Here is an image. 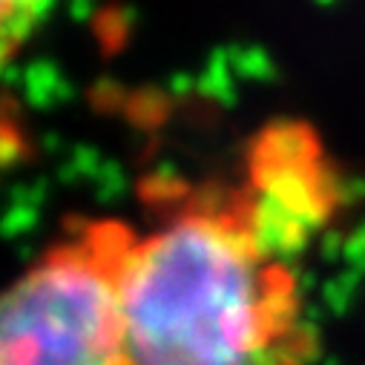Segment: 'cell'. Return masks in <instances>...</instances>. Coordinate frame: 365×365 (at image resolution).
Listing matches in <instances>:
<instances>
[{
    "instance_id": "cell-1",
    "label": "cell",
    "mask_w": 365,
    "mask_h": 365,
    "mask_svg": "<svg viewBox=\"0 0 365 365\" xmlns=\"http://www.w3.org/2000/svg\"><path fill=\"white\" fill-rule=\"evenodd\" d=\"M124 365H314L319 336L294 264L259 250L245 213L202 205L115 262Z\"/></svg>"
},
{
    "instance_id": "cell-2",
    "label": "cell",
    "mask_w": 365,
    "mask_h": 365,
    "mask_svg": "<svg viewBox=\"0 0 365 365\" xmlns=\"http://www.w3.org/2000/svg\"><path fill=\"white\" fill-rule=\"evenodd\" d=\"M127 245L96 227L0 294V365H124L115 262Z\"/></svg>"
},
{
    "instance_id": "cell-3",
    "label": "cell",
    "mask_w": 365,
    "mask_h": 365,
    "mask_svg": "<svg viewBox=\"0 0 365 365\" xmlns=\"http://www.w3.org/2000/svg\"><path fill=\"white\" fill-rule=\"evenodd\" d=\"M328 210L331 187L305 130L282 124L264 133L253 158V199L242 210L259 250L294 264Z\"/></svg>"
},
{
    "instance_id": "cell-4",
    "label": "cell",
    "mask_w": 365,
    "mask_h": 365,
    "mask_svg": "<svg viewBox=\"0 0 365 365\" xmlns=\"http://www.w3.org/2000/svg\"><path fill=\"white\" fill-rule=\"evenodd\" d=\"M63 75L61 66L52 58H35L24 66V98L32 110H49L55 107V93Z\"/></svg>"
},
{
    "instance_id": "cell-5",
    "label": "cell",
    "mask_w": 365,
    "mask_h": 365,
    "mask_svg": "<svg viewBox=\"0 0 365 365\" xmlns=\"http://www.w3.org/2000/svg\"><path fill=\"white\" fill-rule=\"evenodd\" d=\"M227 52L225 49H216L205 66V72L196 78V89L205 96V98H216L222 104H233V86H230V78H227Z\"/></svg>"
},
{
    "instance_id": "cell-6",
    "label": "cell",
    "mask_w": 365,
    "mask_h": 365,
    "mask_svg": "<svg viewBox=\"0 0 365 365\" xmlns=\"http://www.w3.org/2000/svg\"><path fill=\"white\" fill-rule=\"evenodd\" d=\"M93 185H96V199H98L101 205H113V202H118V199L127 193L130 181H127V173H124L121 161L107 158Z\"/></svg>"
},
{
    "instance_id": "cell-7",
    "label": "cell",
    "mask_w": 365,
    "mask_h": 365,
    "mask_svg": "<svg viewBox=\"0 0 365 365\" xmlns=\"http://www.w3.org/2000/svg\"><path fill=\"white\" fill-rule=\"evenodd\" d=\"M41 210L26 205H9V210L0 216V239H18L38 227Z\"/></svg>"
},
{
    "instance_id": "cell-8",
    "label": "cell",
    "mask_w": 365,
    "mask_h": 365,
    "mask_svg": "<svg viewBox=\"0 0 365 365\" xmlns=\"http://www.w3.org/2000/svg\"><path fill=\"white\" fill-rule=\"evenodd\" d=\"M130 110H133V118H135V121L153 124V121H158V118L164 115V110H167L164 93H161V89H155V86L144 89V93H135V96L130 98Z\"/></svg>"
},
{
    "instance_id": "cell-9",
    "label": "cell",
    "mask_w": 365,
    "mask_h": 365,
    "mask_svg": "<svg viewBox=\"0 0 365 365\" xmlns=\"http://www.w3.org/2000/svg\"><path fill=\"white\" fill-rule=\"evenodd\" d=\"M35 21L21 9V6H9L4 15H0V29H4L6 32V38L18 46V43H24L32 32H35Z\"/></svg>"
},
{
    "instance_id": "cell-10",
    "label": "cell",
    "mask_w": 365,
    "mask_h": 365,
    "mask_svg": "<svg viewBox=\"0 0 365 365\" xmlns=\"http://www.w3.org/2000/svg\"><path fill=\"white\" fill-rule=\"evenodd\" d=\"M69 161H72V167L78 170L81 178H93V181H96V175L101 173V167H104L107 158H104L101 150L93 147V144H75Z\"/></svg>"
},
{
    "instance_id": "cell-11",
    "label": "cell",
    "mask_w": 365,
    "mask_h": 365,
    "mask_svg": "<svg viewBox=\"0 0 365 365\" xmlns=\"http://www.w3.org/2000/svg\"><path fill=\"white\" fill-rule=\"evenodd\" d=\"M46 196H49V178H35V181H29V185H12V190H9V205H26V207H38L41 210V205L46 202Z\"/></svg>"
},
{
    "instance_id": "cell-12",
    "label": "cell",
    "mask_w": 365,
    "mask_h": 365,
    "mask_svg": "<svg viewBox=\"0 0 365 365\" xmlns=\"http://www.w3.org/2000/svg\"><path fill=\"white\" fill-rule=\"evenodd\" d=\"M178 187V173H175V164L173 161H158L150 173V190H158V193H173Z\"/></svg>"
},
{
    "instance_id": "cell-13",
    "label": "cell",
    "mask_w": 365,
    "mask_h": 365,
    "mask_svg": "<svg viewBox=\"0 0 365 365\" xmlns=\"http://www.w3.org/2000/svg\"><path fill=\"white\" fill-rule=\"evenodd\" d=\"M21 158H24V144L18 141V135L9 130H0V170L18 164Z\"/></svg>"
},
{
    "instance_id": "cell-14",
    "label": "cell",
    "mask_w": 365,
    "mask_h": 365,
    "mask_svg": "<svg viewBox=\"0 0 365 365\" xmlns=\"http://www.w3.org/2000/svg\"><path fill=\"white\" fill-rule=\"evenodd\" d=\"M93 98H96L98 104H104V107H115L118 98H121V86H118V81L110 78V75L98 78L96 86H93Z\"/></svg>"
},
{
    "instance_id": "cell-15",
    "label": "cell",
    "mask_w": 365,
    "mask_h": 365,
    "mask_svg": "<svg viewBox=\"0 0 365 365\" xmlns=\"http://www.w3.org/2000/svg\"><path fill=\"white\" fill-rule=\"evenodd\" d=\"M55 4H58V0H12V6H21L38 26L55 12Z\"/></svg>"
},
{
    "instance_id": "cell-16",
    "label": "cell",
    "mask_w": 365,
    "mask_h": 365,
    "mask_svg": "<svg viewBox=\"0 0 365 365\" xmlns=\"http://www.w3.org/2000/svg\"><path fill=\"white\" fill-rule=\"evenodd\" d=\"M196 89V78L193 75H187V72H173L170 75V81H167V96L170 98H175V101H181V98H187L190 93Z\"/></svg>"
},
{
    "instance_id": "cell-17",
    "label": "cell",
    "mask_w": 365,
    "mask_h": 365,
    "mask_svg": "<svg viewBox=\"0 0 365 365\" xmlns=\"http://www.w3.org/2000/svg\"><path fill=\"white\" fill-rule=\"evenodd\" d=\"M96 15V0H69V18L78 24H86Z\"/></svg>"
},
{
    "instance_id": "cell-18",
    "label": "cell",
    "mask_w": 365,
    "mask_h": 365,
    "mask_svg": "<svg viewBox=\"0 0 365 365\" xmlns=\"http://www.w3.org/2000/svg\"><path fill=\"white\" fill-rule=\"evenodd\" d=\"M0 83H6V86H24V66H18V63H6L4 66V75H0Z\"/></svg>"
},
{
    "instance_id": "cell-19",
    "label": "cell",
    "mask_w": 365,
    "mask_h": 365,
    "mask_svg": "<svg viewBox=\"0 0 365 365\" xmlns=\"http://www.w3.org/2000/svg\"><path fill=\"white\" fill-rule=\"evenodd\" d=\"M55 178L61 181V185H66V187H72V185H75V181L81 178V175H78V170L72 167V161L66 158V161H63V164L58 167V173H55Z\"/></svg>"
},
{
    "instance_id": "cell-20",
    "label": "cell",
    "mask_w": 365,
    "mask_h": 365,
    "mask_svg": "<svg viewBox=\"0 0 365 365\" xmlns=\"http://www.w3.org/2000/svg\"><path fill=\"white\" fill-rule=\"evenodd\" d=\"M38 144H41V150H43V153H58V150L63 147V141H61V135H58V133H43Z\"/></svg>"
},
{
    "instance_id": "cell-21",
    "label": "cell",
    "mask_w": 365,
    "mask_h": 365,
    "mask_svg": "<svg viewBox=\"0 0 365 365\" xmlns=\"http://www.w3.org/2000/svg\"><path fill=\"white\" fill-rule=\"evenodd\" d=\"M12 49H15V43L6 38V32L0 29V75H4V66L9 63V55H12Z\"/></svg>"
},
{
    "instance_id": "cell-22",
    "label": "cell",
    "mask_w": 365,
    "mask_h": 365,
    "mask_svg": "<svg viewBox=\"0 0 365 365\" xmlns=\"http://www.w3.org/2000/svg\"><path fill=\"white\" fill-rule=\"evenodd\" d=\"M69 101H75V86L63 78L61 86H58V93H55V104H69Z\"/></svg>"
},
{
    "instance_id": "cell-23",
    "label": "cell",
    "mask_w": 365,
    "mask_h": 365,
    "mask_svg": "<svg viewBox=\"0 0 365 365\" xmlns=\"http://www.w3.org/2000/svg\"><path fill=\"white\" fill-rule=\"evenodd\" d=\"M32 253H35V250H32L29 245H21V247H18V256H21V259H32Z\"/></svg>"
},
{
    "instance_id": "cell-24",
    "label": "cell",
    "mask_w": 365,
    "mask_h": 365,
    "mask_svg": "<svg viewBox=\"0 0 365 365\" xmlns=\"http://www.w3.org/2000/svg\"><path fill=\"white\" fill-rule=\"evenodd\" d=\"M9 6H12V0H0V15H4Z\"/></svg>"
}]
</instances>
